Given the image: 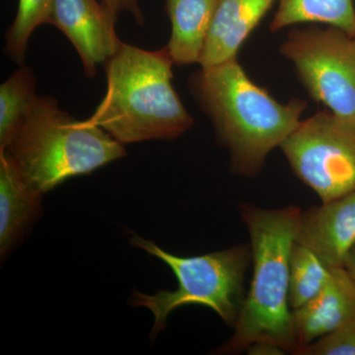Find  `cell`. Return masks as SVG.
Returning a JSON list of instances; mask_svg holds the SVG:
<instances>
[{
    "label": "cell",
    "instance_id": "7",
    "mask_svg": "<svg viewBox=\"0 0 355 355\" xmlns=\"http://www.w3.org/2000/svg\"><path fill=\"white\" fill-rule=\"evenodd\" d=\"M292 171L322 202L355 191V120L322 110L280 146Z\"/></svg>",
    "mask_w": 355,
    "mask_h": 355
},
{
    "label": "cell",
    "instance_id": "15",
    "mask_svg": "<svg viewBox=\"0 0 355 355\" xmlns=\"http://www.w3.org/2000/svg\"><path fill=\"white\" fill-rule=\"evenodd\" d=\"M36 87L34 71L24 64L0 86V149L6 148L22 125L36 97Z\"/></svg>",
    "mask_w": 355,
    "mask_h": 355
},
{
    "label": "cell",
    "instance_id": "3",
    "mask_svg": "<svg viewBox=\"0 0 355 355\" xmlns=\"http://www.w3.org/2000/svg\"><path fill=\"white\" fill-rule=\"evenodd\" d=\"M300 207L259 209L241 205V216L250 236L253 277L245 297L234 334L218 349V354H238L258 342H270L296 354L289 305L291 254L295 243Z\"/></svg>",
    "mask_w": 355,
    "mask_h": 355
},
{
    "label": "cell",
    "instance_id": "5",
    "mask_svg": "<svg viewBox=\"0 0 355 355\" xmlns=\"http://www.w3.org/2000/svg\"><path fill=\"white\" fill-rule=\"evenodd\" d=\"M130 241L169 266L178 282L175 291L163 289L153 295L133 291L130 295V305L146 308L153 313L151 336H157L165 328L173 311L188 305L210 308L224 323L235 326L246 297L245 280L252 261L250 245H238L200 256L182 257L137 234H132Z\"/></svg>",
    "mask_w": 355,
    "mask_h": 355
},
{
    "label": "cell",
    "instance_id": "14",
    "mask_svg": "<svg viewBox=\"0 0 355 355\" xmlns=\"http://www.w3.org/2000/svg\"><path fill=\"white\" fill-rule=\"evenodd\" d=\"M302 24L333 26L355 36L354 0H277L270 32Z\"/></svg>",
    "mask_w": 355,
    "mask_h": 355
},
{
    "label": "cell",
    "instance_id": "16",
    "mask_svg": "<svg viewBox=\"0 0 355 355\" xmlns=\"http://www.w3.org/2000/svg\"><path fill=\"white\" fill-rule=\"evenodd\" d=\"M331 270L307 247L294 243L291 254L289 305L297 309L316 297L331 277Z\"/></svg>",
    "mask_w": 355,
    "mask_h": 355
},
{
    "label": "cell",
    "instance_id": "10",
    "mask_svg": "<svg viewBox=\"0 0 355 355\" xmlns=\"http://www.w3.org/2000/svg\"><path fill=\"white\" fill-rule=\"evenodd\" d=\"M354 318V282L345 268H333L330 280L316 297L292 310L297 354L306 345L338 330Z\"/></svg>",
    "mask_w": 355,
    "mask_h": 355
},
{
    "label": "cell",
    "instance_id": "20",
    "mask_svg": "<svg viewBox=\"0 0 355 355\" xmlns=\"http://www.w3.org/2000/svg\"><path fill=\"white\" fill-rule=\"evenodd\" d=\"M248 354L254 355L284 354L286 350L279 345L270 342H258L250 345L247 349Z\"/></svg>",
    "mask_w": 355,
    "mask_h": 355
},
{
    "label": "cell",
    "instance_id": "2",
    "mask_svg": "<svg viewBox=\"0 0 355 355\" xmlns=\"http://www.w3.org/2000/svg\"><path fill=\"white\" fill-rule=\"evenodd\" d=\"M167 46L146 51L121 43L104 64L106 94L89 121L125 144L181 137L195 121L172 84Z\"/></svg>",
    "mask_w": 355,
    "mask_h": 355
},
{
    "label": "cell",
    "instance_id": "17",
    "mask_svg": "<svg viewBox=\"0 0 355 355\" xmlns=\"http://www.w3.org/2000/svg\"><path fill=\"white\" fill-rule=\"evenodd\" d=\"M53 0H19L17 13L7 29L4 53L19 65L24 64L30 38L40 26L48 24Z\"/></svg>",
    "mask_w": 355,
    "mask_h": 355
},
{
    "label": "cell",
    "instance_id": "21",
    "mask_svg": "<svg viewBox=\"0 0 355 355\" xmlns=\"http://www.w3.org/2000/svg\"><path fill=\"white\" fill-rule=\"evenodd\" d=\"M345 268L349 272L350 277L354 280L355 284V245L350 250L347 261H345Z\"/></svg>",
    "mask_w": 355,
    "mask_h": 355
},
{
    "label": "cell",
    "instance_id": "1",
    "mask_svg": "<svg viewBox=\"0 0 355 355\" xmlns=\"http://www.w3.org/2000/svg\"><path fill=\"white\" fill-rule=\"evenodd\" d=\"M189 88L219 146L229 151L231 169L246 178L260 175L268 154L296 130L308 107L302 99L277 101L248 76L238 58L200 67Z\"/></svg>",
    "mask_w": 355,
    "mask_h": 355
},
{
    "label": "cell",
    "instance_id": "4",
    "mask_svg": "<svg viewBox=\"0 0 355 355\" xmlns=\"http://www.w3.org/2000/svg\"><path fill=\"white\" fill-rule=\"evenodd\" d=\"M0 150L43 193L127 155L106 130L72 118L51 96L38 94L10 144Z\"/></svg>",
    "mask_w": 355,
    "mask_h": 355
},
{
    "label": "cell",
    "instance_id": "12",
    "mask_svg": "<svg viewBox=\"0 0 355 355\" xmlns=\"http://www.w3.org/2000/svg\"><path fill=\"white\" fill-rule=\"evenodd\" d=\"M277 0H219L202 57L200 67L238 58L252 32Z\"/></svg>",
    "mask_w": 355,
    "mask_h": 355
},
{
    "label": "cell",
    "instance_id": "18",
    "mask_svg": "<svg viewBox=\"0 0 355 355\" xmlns=\"http://www.w3.org/2000/svg\"><path fill=\"white\" fill-rule=\"evenodd\" d=\"M297 355H355V318L333 333L306 345Z\"/></svg>",
    "mask_w": 355,
    "mask_h": 355
},
{
    "label": "cell",
    "instance_id": "19",
    "mask_svg": "<svg viewBox=\"0 0 355 355\" xmlns=\"http://www.w3.org/2000/svg\"><path fill=\"white\" fill-rule=\"evenodd\" d=\"M101 2L116 17L121 12H127L130 14L139 25L144 24V16L140 8L139 0H101Z\"/></svg>",
    "mask_w": 355,
    "mask_h": 355
},
{
    "label": "cell",
    "instance_id": "9",
    "mask_svg": "<svg viewBox=\"0 0 355 355\" xmlns=\"http://www.w3.org/2000/svg\"><path fill=\"white\" fill-rule=\"evenodd\" d=\"M295 242L331 268H345L355 245V191L301 211Z\"/></svg>",
    "mask_w": 355,
    "mask_h": 355
},
{
    "label": "cell",
    "instance_id": "11",
    "mask_svg": "<svg viewBox=\"0 0 355 355\" xmlns=\"http://www.w3.org/2000/svg\"><path fill=\"white\" fill-rule=\"evenodd\" d=\"M44 193L32 186L0 150V256L15 249L42 214Z\"/></svg>",
    "mask_w": 355,
    "mask_h": 355
},
{
    "label": "cell",
    "instance_id": "6",
    "mask_svg": "<svg viewBox=\"0 0 355 355\" xmlns=\"http://www.w3.org/2000/svg\"><path fill=\"white\" fill-rule=\"evenodd\" d=\"M279 53L311 99L355 120V36L333 26H293Z\"/></svg>",
    "mask_w": 355,
    "mask_h": 355
},
{
    "label": "cell",
    "instance_id": "8",
    "mask_svg": "<svg viewBox=\"0 0 355 355\" xmlns=\"http://www.w3.org/2000/svg\"><path fill=\"white\" fill-rule=\"evenodd\" d=\"M116 16L101 0H53L48 24L69 40L76 49L84 74L92 78L123 42L116 31Z\"/></svg>",
    "mask_w": 355,
    "mask_h": 355
},
{
    "label": "cell",
    "instance_id": "13",
    "mask_svg": "<svg viewBox=\"0 0 355 355\" xmlns=\"http://www.w3.org/2000/svg\"><path fill=\"white\" fill-rule=\"evenodd\" d=\"M219 0H165L171 22L167 49L179 67L200 64Z\"/></svg>",
    "mask_w": 355,
    "mask_h": 355
}]
</instances>
